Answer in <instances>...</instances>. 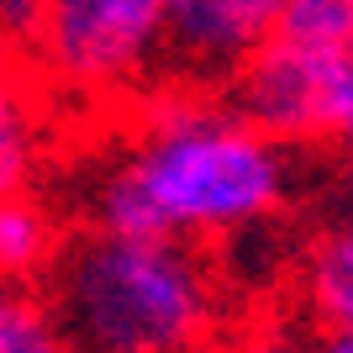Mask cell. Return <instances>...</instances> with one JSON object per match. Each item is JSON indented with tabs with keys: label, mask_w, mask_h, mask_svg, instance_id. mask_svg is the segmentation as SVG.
<instances>
[{
	"label": "cell",
	"mask_w": 353,
	"mask_h": 353,
	"mask_svg": "<svg viewBox=\"0 0 353 353\" xmlns=\"http://www.w3.org/2000/svg\"><path fill=\"white\" fill-rule=\"evenodd\" d=\"M121 117L127 148L90 179L79 221L221 248L285 211V143L237 117L221 90L163 79Z\"/></svg>",
	"instance_id": "6da1fadb"
},
{
	"label": "cell",
	"mask_w": 353,
	"mask_h": 353,
	"mask_svg": "<svg viewBox=\"0 0 353 353\" xmlns=\"http://www.w3.org/2000/svg\"><path fill=\"white\" fill-rule=\"evenodd\" d=\"M37 290L74 353H221L243 327L211 243L74 221Z\"/></svg>",
	"instance_id": "7a4b0ae2"
},
{
	"label": "cell",
	"mask_w": 353,
	"mask_h": 353,
	"mask_svg": "<svg viewBox=\"0 0 353 353\" xmlns=\"http://www.w3.org/2000/svg\"><path fill=\"white\" fill-rule=\"evenodd\" d=\"M169 0H43L11 74L48 111H127L163 85Z\"/></svg>",
	"instance_id": "3957f363"
},
{
	"label": "cell",
	"mask_w": 353,
	"mask_h": 353,
	"mask_svg": "<svg viewBox=\"0 0 353 353\" xmlns=\"http://www.w3.org/2000/svg\"><path fill=\"white\" fill-rule=\"evenodd\" d=\"M343 48H306L290 37H269L243 69L221 85L227 105L248 117L259 132L285 148H322L327 137V95L332 63Z\"/></svg>",
	"instance_id": "277c9868"
},
{
	"label": "cell",
	"mask_w": 353,
	"mask_h": 353,
	"mask_svg": "<svg viewBox=\"0 0 353 353\" xmlns=\"http://www.w3.org/2000/svg\"><path fill=\"white\" fill-rule=\"evenodd\" d=\"M285 0H169L163 79L221 90L280 32Z\"/></svg>",
	"instance_id": "5b68a950"
},
{
	"label": "cell",
	"mask_w": 353,
	"mask_h": 353,
	"mask_svg": "<svg viewBox=\"0 0 353 353\" xmlns=\"http://www.w3.org/2000/svg\"><path fill=\"white\" fill-rule=\"evenodd\" d=\"M290 311L306 327H353V216L327 221L290 274Z\"/></svg>",
	"instance_id": "8992f818"
},
{
	"label": "cell",
	"mask_w": 353,
	"mask_h": 353,
	"mask_svg": "<svg viewBox=\"0 0 353 353\" xmlns=\"http://www.w3.org/2000/svg\"><path fill=\"white\" fill-rule=\"evenodd\" d=\"M63 237H69V227L53 216V206L43 195L11 190L6 206H0V269H6V285H37L53 269Z\"/></svg>",
	"instance_id": "52a82bcc"
},
{
	"label": "cell",
	"mask_w": 353,
	"mask_h": 353,
	"mask_svg": "<svg viewBox=\"0 0 353 353\" xmlns=\"http://www.w3.org/2000/svg\"><path fill=\"white\" fill-rule=\"evenodd\" d=\"M0 353H74L59 316L37 285H6L0 301Z\"/></svg>",
	"instance_id": "ba28073f"
},
{
	"label": "cell",
	"mask_w": 353,
	"mask_h": 353,
	"mask_svg": "<svg viewBox=\"0 0 353 353\" xmlns=\"http://www.w3.org/2000/svg\"><path fill=\"white\" fill-rule=\"evenodd\" d=\"M274 37L306 48H353V0H285Z\"/></svg>",
	"instance_id": "9c48e42d"
},
{
	"label": "cell",
	"mask_w": 353,
	"mask_h": 353,
	"mask_svg": "<svg viewBox=\"0 0 353 353\" xmlns=\"http://www.w3.org/2000/svg\"><path fill=\"white\" fill-rule=\"evenodd\" d=\"M221 353H311V327L295 311H269V316H248L232 332V343Z\"/></svg>",
	"instance_id": "30bf717a"
},
{
	"label": "cell",
	"mask_w": 353,
	"mask_h": 353,
	"mask_svg": "<svg viewBox=\"0 0 353 353\" xmlns=\"http://www.w3.org/2000/svg\"><path fill=\"white\" fill-rule=\"evenodd\" d=\"M322 148H332L338 159L353 163V48H343L332 63V95H327V137Z\"/></svg>",
	"instance_id": "8fae6325"
},
{
	"label": "cell",
	"mask_w": 353,
	"mask_h": 353,
	"mask_svg": "<svg viewBox=\"0 0 353 353\" xmlns=\"http://www.w3.org/2000/svg\"><path fill=\"white\" fill-rule=\"evenodd\" d=\"M37 11H43V0H0V21H6V48L21 43V37L32 32Z\"/></svg>",
	"instance_id": "7c38bea8"
},
{
	"label": "cell",
	"mask_w": 353,
	"mask_h": 353,
	"mask_svg": "<svg viewBox=\"0 0 353 353\" xmlns=\"http://www.w3.org/2000/svg\"><path fill=\"white\" fill-rule=\"evenodd\" d=\"M311 353H353V327H311Z\"/></svg>",
	"instance_id": "4fadbf2b"
}]
</instances>
